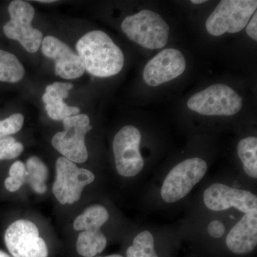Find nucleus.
<instances>
[{
    "label": "nucleus",
    "mask_w": 257,
    "mask_h": 257,
    "mask_svg": "<svg viewBox=\"0 0 257 257\" xmlns=\"http://www.w3.org/2000/svg\"><path fill=\"white\" fill-rule=\"evenodd\" d=\"M77 55L80 57L88 73L101 78L119 74L124 67L123 52L109 35L100 30L88 32L76 44Z\"/></svg>",
    "instance_id": "nucleus-1"
},
{
    "label": "nucleus",
    "mask_w": 257,
    "mask_h": 257,
    "mask_svg": "<svg viewBox=\"0 0 257 257\" xmlns=\"http://www.w3.org/2000/svg\"><path fill=\"white\" fill-rule=\"evenodd\" d=\"M121 30L130 40L149 50L163 48L169 40V25L151 10H142L126 17L121 23Z\"/></svg>",
    "instance_id": "nucleus-2"
},
{
    "label": "nucleus",
    "mask_w": 257,
    "mask_h": 257,
    "mask_svg": "<svg viewBox=\"0 0 257 257\" xmlns=\"http://www.w3.org/2000/svg\"><path fill=\"white\" fill-rule=\"evenodd\" d=\"M256 0H222L206 22V29L212 36L237 33L246 28L256 11Z\"/></svg>",
    "instance_id": "nucleus-3"
},
{
    "label": "nucleus",
    "mask_w": 257,
    "mask_h": 257,
    "mask_svg": "<svg viewBox=\"0 0 257 257\" xmlns=\"http://www.w3.org/2000/svg\"><path fill=\"white\" fill-rule=\"evenodd\" d=\"M242 106V98L224 84H213L194 94L187 101L190 110L205 116H232Z\"/></svg>",
    "instance_id": "nucleus-4"
},
{
    "label": "nucleus",
    "mask_w": 257,
    "mask_h": 257,
    "mask_svg": "<svg viewBox=\"0 0 257 257\" xmlns=\"http://www.w3.org/2000/svg\"><path fill=\"white\" fill-rule=\"evenodd\" d=\"M207 164L199 157L182 161L171 170L161 189L162 199L174 203L185 197L207 171Z\"/></svg>",
    "instance_id": "nucleus-5"
},
{
    "label": "nucleus",
    "mask_w": 257,
    "mask_h": 257,
    "mask_svg": "<svg viewBox=\"0 0 257 257\" xmlns=\"http://www.w3.org/2000/svg\"><path fill=\"white\" fill-rule=\"evenodd\" d=\"M89 116L79 114L63 120L64 131L59 132L52 139L57 151L74 163H84L88 159L85 136L92 130Z\"/></svg>",
    "instance_id": "nucleus-6"
},
{
    "label": "nucleus",
    "mask_w": 257,
    "mask_h": 257,
    "mask_svg": "<svg viewBox=\"0 0 257 257\" xmlns=\"http://www.w3.org/2000/svg\"><path fill=\"white\" fill-rule=\"evenodd\" d=\"M10 20L5 24L3 31L10 40L18 41L25 50L35 53L43 40V34L32 26L35 9L28 2L15 0L8 7Z\"/></svg>",
    "instance_id": "nucleus-7"
},
{
    "label": "nucleus",
    "mask_w": 257,
    "mask_h": 257,
    "mask_svg": "<svg viewBox=\"0 0 257 257\" xmlns=\"http://www.w3.org/2000/svg\"><path fill=\"white\" fill-rule=\"evenodd\" d=\"M95 176L91 171L79 168L65 157H59L56 162V179L52 192L62 204L78 202L86 186L92 183Z\"/></svg>",
    "instance_id": "nucleus-8"
},
{
    "label": "nucleus",
    "mask_w": 257,
    "mask_h": 257,
    "mask_svg": "<svg viewBox=\"0 0 257 257\" xmlns=\"http://www.w3.org/2000/svg\"><path fill=\"white\" fill-rule=\"evenodd\" d=\"M141 140L140 130L133 125H126L115 135L113 140L115 165L122 177H135L143 170L145 161L140 153Z\"/></svg>",
    "instance_id": "nucleus-9"
},
{
    "label": "nucleus",
    "mask_w": 257,
    "mask_h": 257,
    "mask_svg": "<svg viewBox=\"0 0 257 257\" xmlns=\"http://www.w3.org/2000/svg\"><path fill=\"white\" fill-rule=\"evenodd\" d=\"M7 248L13 257H47L48 248L31 221L20 219L10 225L5 234Z\"/></svg>",
    "instance_id": "nucleus-10"
},
{
    "label": "nucleus",
    "mask_w": 257,
    "mask_h": 257,
    "mask_svg": "<svg viewBox=\"0 0 257 257\" xmlns=\"http://www.w3.org/2000/svg\"><path fill=\"white\" fill-rule=\"evenodd\" d=\"M203 200L208 209L214 211L234 207L246 214L257 209V197L253 193L221 183H214L207 187L203 194Z\"/></svg>",
    "instance_id": "nucleus-11"
},
{
    "label": "nucleus",
    "mask_w": 257,
    "mask_h": 257,
    "mask_svg": "<svg viewBox=\"0 0 257 257\" xmlns=\"http://www.w3.org/2000/svg\"><path fill=\"white\" fill-rule=\"evenodd\" d=\"M186 65L185 57L180 51L165 49L147 62L144 69V80L150 87H157L182 75Z\"/></svg>",
    "instance_id": "nucleus-12"
},
{
    "label": "nucleus",
    "mask_w": 257,
    "mask_h": 257,
    "mask_svg": "<svg viewBox=\"0 0 257 257\" xmlns=\"http://www.w3.org/2000/svg\"><path fill=\"white\" fill-rule=\"evenodd\" d=\"M42 52L47 58L55 61L56 75L61 78L77 79L85 72L79 56L57 37H45L42 42Z\"/></svg>",
    "instance_id": "nucleus-13"
},
{
    "label": "nucleus",
    "mask_w": 257,
    "mask_h": 257,
    "mask_svg": "<svg viewBox=\"0 0 257 257\" xmlns=\"http://www.w3.org/2000/svg\"><path fill=\"white\" fill-rule=\"evenodd\" d=\"M226 244L236 254L251 253L257 245V209L245 214L226 238Z\"/></svg>",
    "instance_id": "nucleus-14"
},
{
    "label": "nucleus",
    "mask_w": 257,
    "mask_h": 257,
    "mask_svg": "<svg viewBox=\"0 0 257 257\" xmlns=\"http://www.w3.org/2000/svg\"><path fill=\"white\" fill-rule=\"evenodd\" d=\"M64 99L52 84L47 86L46 92L42 96V100L45 104L47 114L51 119L60 121L79 114L80 109L79 107L67 105L64 102Z\"/></svg>",
    "instance_id": "nucleus-15"
},
{
    "label": "nucleus",
    "mask_w": 257,
    "mask_h": 257,
    "mask_svg": "<svg viewBox=\"0 0 257 257\" xmlns=\"http://www.w3.org/2000/svg\"><path fill=\"white\" fill-rule=\"evenodd\" d=\"M107 243L105 235L101 230L82 231L77 238V252L84 257H94L104 251Z\"/></svg>",
    "instance_id": "nucleus-16"
},
{
    "label": "nucleus",
    "mask_w": 257,
    "mask_h": 257,
    "mask_svg": "<svg viewBox=\"0 0 257 257\" xmlns=\"http://www.w3.org/2000/svg\"><path fill=\"white\" fill-rule=\"evenodd\" d=\"M109 219V212L103 206L96 204L90 206L74 221L73 227L76 231L100 230L102 225Z\"/></svg>",
    "instance_id": "nucleus-17"
},
{
    "label": "nucleus",
    "mask_w": 257,
    "mask_h": 257,
    "mask_svg": "<svg viewBox=\"0 0 257 257\" xmlns=\"http://www.w3.org/2000/svg\"><path fill=\"white\" fill-rule=\"evenodd\" d=\"M25 183L30 184L37 194H45L47 191L45 182L48 177V168L38 157L32 156L27 160Z\"/></svg>",
    "instance_id": "nucleus-18"
},
{
    "label": "nucleus",
    "mask_w": 257,
    "mask_h": 257,
    "mask_svg": "<svg viewBox=\"0 0 257 257\" xmlns=\"http://www.w3.org/2000/svg\"><path fill=\"white\" fill-rule=\"evenodd\" d=\"M237 154L245 173L253 179L257 178V138H243L237 145Z\"/></svg>",
    "instance_id": "nucleus-19"
},
{
    "label": "nucleus",
    "mask_w": 257,
    "mask_h": 257,
    "mask_svg": "<svg viewBox=\"0 0 257 257\" xmlns=\"http://www.w3.org/2000/svg\"><path fill=\"white\" fill-rule=\"evenodd\" d=\"M23 64L13 54L0 50V82L17 83L25 76Z\"/></svg>",
    "instance_id": "nucleus-20"
},
{
    "label": "nucleus",
    "mask_w": 257,
    "mask_h": 257,
    "mask_svg": "<svg viewBox=\"0 0 257 257\" xmlns=\"http://www.w3.org/2000/svg\"><path fill=\"white\" fill-rule=\"evenodd\" d=\"M127 257H159L155 249L154 237L149 231H144L135 236L132 246L126 250Z\"/></svg>",
    "instance_id": "nucleus-21"
},
{
    "label": "nucleus",
    "mask_w": 257,
    "mask_h": 257,
    "mask_svg": "<svg viewBox=\"0 0 257 257\" xmlns=\"http://www.w3.org/2000/svg\"><path fill=\"white\" fill-rule=\"evenodd\" d=\"M10 177L5 179V185L10 192H15L25 183L26 167L21 161H17L10 167Z\"/></svg>",
    "instance_id": "nucleus-22"
},
{
    "label": "nucleus",
    "mask_w": 257,
    "mask_h": 257,
    "mask_svg": "<svg viewBox=\"0 0 257 257\" xmlns=\"http://www.w3.org/2000/svg\"><path fill=\"white\" fill-rule=\"evenodd\" d=\"M23 150V144L17 142L13 137L0 139V161L17 158Z\"/></svg>",
    "instance_id": "nucleus-23"
},
{
    "label": "nucleus",
    "mask_w": 257,
    "mask_h": 257,
    "mask_svg": "<svg viewBox=\"0 0 257 257\" xmlns=\"http://www.w3.org/2000/svg\"><path fill=\"white\" fill-rule=\"evenodd\" d=\"M25 117L22 114L16 113L9 117L0 121V139L18 133L23 128Z\"/></svg>",
    "instance_id": "nucleus-24"
},
{
    "label": "nucleus",
    "mask_w": 257,
    "mask_h": 257,
    "mask_svg": "<svg viewBox=\"0 0 257 257\" xmlns=\"http://www.w3.org/2000/svg\"><path fill=\"white\" fill-rule=\"evenodd\" d=\"M207 231L209 234L213 238H220L224 234L226 228L221 221L214 220L208 225Z\"/></svg>",
    "instance_id": "nucleus-25"
},
{
    "label": "nucleus",
    "mask_w": 257,
    "mask_h": 257,
    "mask_svg": "<svg viewBox=\"0 0 257 257\" xmlns=\"http://www.w3.org/2000/svg\"><path fill=\"white\" fill-rule=\"evenodd\" d=\"M246 32L248 36L251 37L253 40H257V13L255 12L246 27Z\"/></svg>",
    "instance_id": "nucleus-26"
},
{
    "label": "nucleus",
    "mask_w": 257,
    "mask_h": 257,
    "mask_svg": "<svg viewBox=\"0 0 257 257\" xmlns=\"http://www.w3.org/2000/svg\"><path fill=\"white\" fill-rule=\"evenodd\" d=\"M207 1H204V0H192L191 3H193V4L199 5V4H203V3H206Z\"/></svg>",
    "instance_id": "nucleus-27"
},
{
    "label": "nucleus",
    "mask_w": 257,
    "mask_h": 257,
    "mask_svg": "<svg viewBox=\"0 0 257 257\" xmlns=\"http://www.w3.org/2000/svg\"><path fill=\"white\" fill-rule=\"evenodd\" d=\"M38 3H55V1H54V0H45V1H44V0H41V1H37Z\"/></svg>",
    "instance_id": "nucleus-28"
},
{
    "label": "nucleus",
    "mask_w": 257,
    "mask_h": 257,
    "mask_svg": "<svg viewBox=\"0 0 257 257\" xmlns=\"http://www.w3.org/2000/svg\"><path fill=\"white\" fill-rule=\"evenodd\" d=\"M0 257H10L8 253L4 252V251H0Z\"/></svg>",
    "instance_id": "nucleus-29"
},
{
    "label": "nucleus",
    "mask_w": 257,
    "mask_h": 257,
    "mask_svg": "<svg viewBox=\"0 0 257 257\" xmlns=\"http://www.w3.org/2000/svg\"><path fill=\"white\" fill-rule=\"evenodd\" d=\"M98 257H102V256H98ZM104 257H123L122 256H121V255L119 254H112V255H109V256H106Z\"/></svg>",
    "instance_id": "nucleus-30"
}]
</instances>
